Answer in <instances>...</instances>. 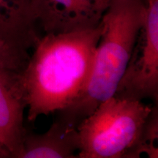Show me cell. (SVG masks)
<instances>
[{"instance_id":"cell-5","label":"cell","mask_w":158,"mask_h":158,"mask_svg":"<svg viewBox=\"0 0 158 158\" xmlns=\"http://www.w3.org/2000/svg\"><path fill=\"white\" fill-rule=\"evenodd\" d=\"M110 0H31V14L45 35L93 29L100 25Z\"/></svg>"},{"instance_id":"cell-10","label":"cell","mask_w":158,"mask_h":158,"mask_svg":"<svg viewBox=\"0 0 158 158\" xmlns=\"http://www.w3.org/2000/svg\"><path fill=\"white\" fill-rule=\"evenodd\" d=\"M0 69H7L15 72L20 73V70L16 68L14 63L0 49Z\"/></svg>"},{"instance_id":"cell-7","label":"cell","mask_w":158,"mask_h":158,"mask_svg":"<svg viewBox=\"0 0 158 158\" xmlns=\"http://www.w3.org/2000/svg\"><path fill=\"white\" fill-rule=\"evenodd\" d=\"M27 108L20 73L0 69V143L11 157L19 158L27 130L23 114Z\"/></svg>"},{"instance_id":"cell-2","label":"cell","mask_w":158,"mask_h":158,"mask_svg":"<svg viewBox=\"0 0 158 158\" xmlns=\"http://www.w3.org/2000/svg\"><path fill=\"white\" fill-rule=\"evenodd\" d=\"M145 14V0H110L100 22L101 32L87 84L77 101L60 112V116L78 126L101 102L115 94Z\"/></svg>"},{"instance_id":"cell-9","label":"cell","mask_w":158,"mask_h":158,"mask_svg":"<svg viewBox=\"0 0 158 158\" xmlns=\"http://www.w3.org/2000/svg\"><path fill=\"white\" fill-rule=\"evenodd\" d=\"M158 114L157 108H152L151 114L143 130L141 142L135 152L134 157H139L141 155H147L149 157H157V147L155 141H157Z\"/></svg>"},{"instance_id":"cell-1","label":"cell","mask_w":158,"mask_h":158,"mask_svg":"<svg viewBox=\"0 0 158 158\" xmlns=\"http://www.w3.org/2000/svg\"><path fill=\"white\" fill-rule=\"evenodd\" d=\"M101 26L61 34H46L37 41L20 73L27 119L68 109L84 92L94 63Z\"/></svg>"},{"instance_id":"cell-6","label":"cell","mask_w":158,"mask_h":158,"mask_svg":"<svg viewBox=\"0 0 158 158\" xmlns=\"http://www.w3.org/2000/svg\"><path fill=\"white\" fill-rule=\"evenodd\" d=\"M31 0H0V49L22 71L40 37L31 14Z\"/></svg>"},{"instance_id":"cell-8","label":"cell","mask_w":158,"mask_h":158,"mask_svg":"<svg viewBox=\"0 0 158 158\" xmlns=\"http://www.w3.org/2000/svg\"><path fill=\"white\" fill-rule=\"evenodd\" d=\"M76 124L60 116L43 134H28L19 158L78 157L79 136Z\"/></svg>"},{"instance_id":"cell-11","label":"cell","mask_w":158,"mask_h":158,"mask_svg":"<svg viewBox=\"0 0 158 158\" xmlns=\"http://www.w3.org/2000/svg\"><path fill=\"white\" fill-rule=\"evenodd\" d=\"M5 157H11L10 154L8 152V151L0 143V158Z\"/></svg>"},{"instance_id":"cell-3","label":"cell","mask_w":158,"mask_h":158,"mask_svg":"<svg viewBox=\"0 0 158 158\" xmlns=\"http://www.w3.org/2000/svg\"><path fill=\"white\" fill-rule=\"evenodd\" d=\"M152 108L114 95L101 102L77 127L78 157L133 158Z\"/></svg>"},{"instance_id":"cell-4","label":"cell","mask_w":158,"mask_h":158,"mask_svg":"<svg viewBox=\"0 0 158 158\" xmlns=\"http://www.w3.org/2000/svg\"><path fill=\"white\" fill-rule=\"evenodd\" d=\"M146 14L133 53L114 96L157 101L158 0H145Z\"/></svg>"}]
</instances>
